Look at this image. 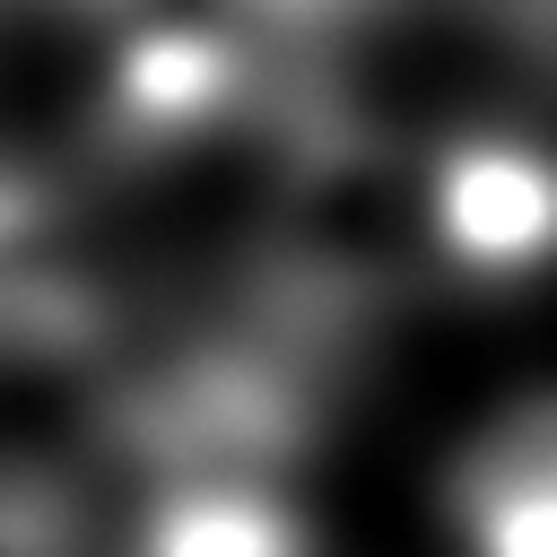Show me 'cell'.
<instances>
[{"instance_id":"6da1fadb","label":"cell","mask_w":557,"mask_h":557,"mask_svg":"<svg viewBox=\"0 0 557 557\" xmlns=\"http://www.w3.org/2000/svg\"><path fill=\"white\" fill-rule=\"evenodd\" d=\"M357 357L313 339L305 322L270 313L235 287L209 322H183L148 348L104 357L96 444L131 470L139 496L174 487H296L322 453Z\"/></svg>"},{"instance_id":"7a4b0ae2","label":"cell","mask_w":557,"mask_h":557,"mask_svg":"<svg viewBox=\"0 0 557 557\" xmlns=\"http://www.w3.org/2000/svg\"><path fill=\"white\" fill-rule=\"evenodd\" d=\"M122 348V287L87 209L0 157V374L17 366H96Z\"/></svg>"},{"instance_id":"3957f363","label":"cell","mask_w":557,"mask_h":557,"mask_svg":"<svg viewBox=\"0 0 557 557\" xmlns=\"http://www.w3.org/2000/svg\"><path fill=\"white\" fill-rule=\"evenodd\" d=\"M435 261L470 287H522L557 261V157L522 131H444L426 165Z\"/></svg>"},{"instance_id":"277c9868","label":"cell","mask_w":557,"mask_h":557,"mask_svg":"<svg viewBox=\"0 0 557 557\" xmlns=\"http://www.w3.org/2000/svg\"><path fill=\"white\" fill-rule=\"evenodd\" d=\"M392 0H113L96 26H174L218 52H235L252 78H270L296 113L339 96L348 44L383 17Z\"/></svg>"},{"instance_id":"5b68a950","label":"cell","mask_w":557,"mask_h":557,"mask_svg":"<svg viewBox=\"0 0 557 557\" xmlns=\"http://www.w3.org/2000/svg\"><path fill=\"white\" fill-rule=\"evenodd\" d=\"M461 557H557V392L496 409L444 470Z\"/></svg>"},{"instance_id":"8992f818","label":"cell","mask_w":557,"mask_h":557,"mask_svg":"<svg viewBox=\"0 0 557 557\" xmlns=\"http://www.w3.org/2000/svg\"><path fill=\"white\" fill-rule=\"evenodd\" d=\"M131 557H322L313 522L278 487H174L139 496Z\"/></svg>"},{"instance_id":"52a82bcc","label":"cell","mask_w":557,"mask_h":557,"mask_svg":"<svg viewBox=\"0 0 557 557\" xmlns=\"http://www.w3.org/2000/svg\"><path fill=\"white\" fill-rule=\"evenodd\" d=\"M0 557H87V505L35 461H0Z\"/></svg>"},{"instance_id":"ba28073f","label":"cell","mask_w":557,"mask_h":557,"mask_svg":"<svg viewBox=\"0 0 557 557\" xmlns=\"http://www.w3.org/2000/svg\"><path fill=\"white\" fill-rule=\"evenodd\" d=\"M479 35H496L522 70H548L557 78V0H453Z\"/></svg>"},{"instance_id":"9c48e42d","label":"cell","mask_w":557,"mask_h":557,"mask_svg":"<svg viewBox=\"0 0 557 557\" xmlns=\"http://www.w3.org/2000/svg\"><path fill=\"white\" fill-rule=\"evenodd\" d=\"M0 9H70V17H104L113 0H0Z\"/></svg>"}]
</instances>
